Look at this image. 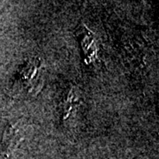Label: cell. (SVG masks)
<instances>
[{
    "mask_svg": "<svg viewBox=\"0 0 159 159\" xmlns=\"http://www.w3.org/2000/svg\"><path fill=\"white\" fill-rule=\"evenodd\" d=\"M20 133L18 129L17 125H8L6 127V130L4 134V140H3V147L6 151H9L11 148H14V146L17 144L19 141L20 140Z\"/></svg>",
    "mask_w": 159,
    "mask_h": 159,
    "instance_id": "6da1fadb",
    "label": "cell"
}]
</instances>
